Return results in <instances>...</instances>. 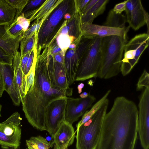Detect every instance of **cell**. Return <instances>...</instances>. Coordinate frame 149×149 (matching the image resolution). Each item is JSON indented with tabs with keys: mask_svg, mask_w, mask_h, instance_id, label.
<instances>
[{
	"mask_svg": "<svg viewBox=\"0 0 149 149\" xmlns=\"http://www.w3.org/2000/svg\"><path fill=\"white\" fill-rule=\"evenodd\" d=\"M138 120L135 103L124 97H117L104 117L96 149H134Z\"/></svg>",
	"mask_w": 149,
	"mask_h": 149,
	"instance_id": "cell-1",
	"label": "cell"
},
{
	"mask_svg": "<svg viewBox=\"0 0 149 149\" xmlns=\"http://www.w3.org/2000/svg\"><path fill=\"white\" fill-rule=\"evenodd\" d=\"M72 93L55 86L49 71L47 57L37 58L33 84L21 102L29 123L38 130H46L47 105L54 99L61 96H70Z\"/></svg>",
	"mask_w": 149,
	"mask_h": 149,
	"instance_id": "cell-2",
	"label": "cell"
},
{
	"mask_svg": "<svg viewBox=\"0 0 149 149\" xmlns=\"http://www.w3.org/2000/svg\"><path fill=\"white\" fill-rule=\"evenodd\" d=\"M127 36H111L102 38L101 61L97 77L107 79L117 75L120 72L125 45Z\"/></svg>",
	"mask_w": 149,
	"mask_h": 149,
	"instance_id": "cell-3",
	"label": "cell"
},
{
	"mask_svg": "<svg viewBox=\"0 0 149 149\" xmlns=\"http://www.w3.org/2000/svg\"><path fill=\"white\" fill-rule=\"evenodd\" d=\"M109 102L107 98L93 116L77 129L76 149H97Z\"/></svg>",
	"mask_w": 149,
	"mask_h": 149,
	"instance_id": "cell-4",
	"label": "cell"
},
{
	"mask_svg": "<svg viewBox=\"0 0 149 149\" xmlns=\"http://www.w3.org/2000/svg\"><path fill=\"white\" fill-rule=\"evenodd\" d=\"M71 1L62 0L43 22L36 33L35 46L37 52L51 41L55 34L56 29L64 15L72 9Z\"/></svg>",
	"mask_w": 149,
	"mask_h": 149,
	"instance_id": "cell-5",
	"label": "cell"
},
{
	"mask_svg": "<svg viewBox=\"0 0 149 149\" xmlns=\"http://www.w3.org/2000/svg\"><path fill=\"white\" fill-rule=\"evenodd\" d=\"M102 38H95L81 57L78 65L75 81H84L97 77L101 61Z\"/></svg>",
	"mask_w": 149,
	"mask_h": 149,
	"instance_id": "cell-6",
	"label": "cell"
},
{
	"mask_svg": "<svg viewBox=\"0 0 149 149\" xmlns=\"http://www.w3.org/2000/svg\"><path fill=\"white\" fill-rule=\"evenodd\" d=\"M149 35L147 33L135 36L125 45L120 72L123 76L128 74L138 63L143 52L149 45Z\"/></svg>",
	"mask_w": 149,
	"mask_h": 149,
	"instance_id": "cell-7",
	"label": "cell"
},
{
	"mask_svg": "<svg viewBox=\"0 0 149 149\" xmlns=\"http://www.w3.org/2000/svg\"><path fill=\"white\" fill-rule=\"evenodd\" d=\"M22 118L18 112L13 113L0 123V145L16 149L19 147L21 136Z\"/></svg>",
	"mask_w": 149,
	"mask_h": 149,
	"instance_id": "cell-8",
	"label": "cell"
},
{
	"mask_svg": "<svg viewBox=\"0 0 149 149\" xmlns=\"http://www.w3.org/2000/svg\"><path fill=\"white\" fill-rule=\"evenodd\" d=\"M67 96L59 97L50 101L47 105L45 112V127L52 136L56 133L62 122L64 120Z\"/></svg>",
	"mask_w": 149,
	"mask_h": 149,
	"instance_id": "cell-9",
	"label": "cell"
},
{
	"mask_svg": "<svg viewBox=\"0 0 149 149\" xmlns=\"http://www.w3.org/2000/svg\"><path fill=\"white\" fill-rule=\"evenodd\" d=\"M138 132L143 149L149 147V87L143 90L138 105Z\"/></svg>",
	"mask_w": 149,
	"mask_h": 149,
	"instance_id": "cell-10",
	"label": "cell"
},
{
	"mask_svg": "<svg viewBox=\"0 0 149 149\" xmlns=\"http://www.w3.org/2000/svg\"><path fill=\"white\" fill-rule=\"evenodd\" d=\"M127 22L129 26L137 31L146 24L149 35V16L144 9L141 0H127L125 10Z\"/></svg>",
	"mask_w": 149,
	"mask_h": 149,
	"instance_id": "cell-11",
	"label": "cell"
},
{
	"mask_svg": "<svg viewBox=\"0 0 149 149\" xmlns=\"http://www.w3.org/2000/svg\"><path fill=\"white\" fill-rule=\"evenodd\" d=\"M96 100L90 92L85 98L67 97L64 120L72 125L84 114Z\"/></svg>",
	"mask_w": 149,
	"mask_h": 149,
	"instance_id": "cell-12",
	"label": "cell"
},
{
	"mask_svg": "<svg viewBox=\"0 0 149 149\" xmlns=\"http://www.w3.org/2000/svg\"><path fill=\"white\" fill-rule=\"evenodd\" d=\"M130 28L129 26L125 28H119L93 24H81L82 36L92 38H103L111 36H127Z\"/></svg>",
	"mask_w": 149,
	"mask_h": 149,
	"instance_id": "cell-13",
	"label": "cell"
},
{
	"mask_svg": "<svg viewBox=\"0 0 149 149\" xmlns=\"http://www.w3.org/2000/svg\"><path fill=\"white\" fill-rule=\"evenodd\" d=\"M76 131L72 124L64 120L52 138L51 146L54 145V149H68L74 142Z\"/></svg>",
	"mask_w": 149,
	"mask_h": 149,
	"instance_id": "cell-14",
	"label": "cell"
},
{
	"mask_svg": "<svg viewBox=\"0 0 149 149\" xmlns=\"http://www.w3.org/2000/svg\"><path fill=\"white\" fill-rule=\"evenodd\" d=\"M51 57L48 58V68L55 85L63 90L73 92L67 77L64 64L55 61Z\"/></svg>",
	"mask_w": 149,
	"mask_h": 149,
	"instance_id": "cell-15",
	"label": "cell"
},
{
	"mask_svg": "<svg viewBox=\"0 0 149 149\" xmlns=\"http://www.w3.org/2000/svg\"><path fill=\"white\" fill-rule=\"evenodd\" d=\"M0 72L3 77L5 91L9 95L14 104L19 106L21 101L14 86L13 65L0 64Z\"/></svg>",
	"mask_w": 149,
	"mask_h": 149,
	"instance_id": "cell-16",
	"label": "cell"
},
{
	"mask_svg": "<svg viewBox=\"0 0 149 149\" xmlns=\"http://www.w3.org/2000/svg\"><path fill=\"white\" fill-rule=\"evenodd\" d=\"M20 60V53L18 51L13 57V82L15 88L21 102L24 96L23 88L25 76L21 67Z\"/></svg>",
	"mask_w": 149,
	"mask_h": 149,
	"instance_id": "cell-17",
	"label": "cell"
},
{
	"mask_svg": "<svg viewBox=\"0 0 149 149\" xmlns=\"http://www.w3.org/2000/svg\"><path fill=\"white\" fill-rule=\"evenodd\" d=\"M21 39L12 38L7 33L5 25L0 26V47L12 57L18 51Z\"/></svg>",
	"mask_w": 149,
	"mask_h": 149,
	"instance_id": "cell-18",
	"label": "cell"
},
{
	"mask_svg": "<svg viewBox=\"0 0 149 149\" xmlns=\"http://www.w3.org/2000/svg\"><path fill=\"white\" fill-rule=\"evenodd\" d=\"M61 1L46 0L40 7L27 14L24 17L29 19L30 22L35 19L37 21L54 9Z\"/></svg>",
	"mask_w": 149,
	"mask_h": 149,
	"instance_id": "cell-19",
	"label": "cell"
},
{
	"mask_svg": "<svg viewBox=\"0 0 149 149\" xmlns=\"http://www.w3.org/2000/svg\"><path fill=\"white\" fill-rule=\"evenodd\" d=\"M109 0H98L86 13L80 16L81 24H92L94 19L104 11Z\"/></svg>",
	"mask_w": 149,
	"mask_h": 149,
	"instance_id": "cell-20",
	"label": "cell"
},
{
	"mask_svg": "<svg viewBox=\"0 0 149 149\" xmlns=\"http://www.w3.org/2000/svg\"><path fill=\"white\" fill-rule=\"evenodd\" d=\"M16 13V9L5 0H0V26L11 24L15 19Z\"/></svg>",
	"mask_w": 149,
	"mask_h": 149,
	"instance_id": "cell-21",
	"label": "cell"
},
{
	"mask_svg": "<svg viewBox=\"0 0 149 149\" xmlns=\"http://www.w3.org/2000/svg\"><path fill=\"white\" fill-rule=\"evenodd\" d=\"M126 17L124 15L115 13L111 9L109 11L104 26L115 28H123L126 27Z\"/></svg>",
	"mask_w": 149,
	"mask_h": 149,
	"instance_id": "cell-22",
	"label": "cell"
},
{
	"mask_svg": "<svg viewBox=\"0 0 149 149\" xmlns=\"http://www.w3.org/2000/svg\"><path fill=\"white\" fill-rule=\"evenodd\" d=\"M111 90L107 91L104 95L92 107L89 111H87L83 115L81 120L76 125L77 129L88 121L100 108L110 93Z\"/></svg>",
	"mask_w": 149,
	"mask_h": 149,
	"instance_id": "cell-23",
	"label": "cell"
},
{
	"mask_svg": "<svg viewBox=\"0 0 149 149\" xmlns=\"http://www.w3.org/2000/svg\"><path fill=\"white\" fill-rule=\"evenodd\" d=\"M26 143L27 148L31 149H49L51 147V143L41 136L31 137Z\"/></svg>",
	"mask_w": 149,
	"mask_h": 149,
	"instance_id": "cell-24",
	"label": "cell"
},
{
	"mask_svg": "<svg viewBox=\"0 0 149 149\" xmlns=\"http://www.w3.org/2000/svg\"><path fill=\"white\" fill-rule=\"evenodd\" d=\"M6 31L8 34L14 38H22L24 31L22 25L17 19H15L10 24L5 25Z\"/></svg>",
	"mask_w": 149,
	"mask_h": 149,
	"instance_id": "cell-25",
	"label": "cell"
},
{
	"mask_svg": "<svg viewBox=\"0 0 149 149\" xmlns=\"http://www.w3.org/2000/svg\"><path fill=\"white\" fill-rule=\"evenodd\" d=\"M36 33L31 36L22 38L19 43V49L21 56H23L30 52L35 45L36 37Z\"/></svg>",
	"mask_w": 149,
	"mask_h": 149,
	"instance_id": "cell-26",
	"label": "cell"
},
{
	"mask_svg": "<svg viewBox=\"0 0 149 149\" xmlns=\"http://www.w3.org/2000/svg\"><path fill=\"white\" fill-rule=\"evenodd\" d=\"M36 61L37 58L36 55L29 71L28 73L25 76L23 88L24 96L26 95L30 88L33 86V84Z\"/></svg>",
	"mask_w": 149,
	"mask_h": 149,
	"instance_id": "cell-27",
	"label": "cell"
},
{
	"mask_svg": "<svg viewBox=\"0 0 149 149\" xmlns=\"http://www.w3.org/2000/svg\"><path fill=\"white\" fill-rule=\"evenodd\" d=\"M74 38V37L68 34H59L56 39L57 45L62 51L65 52Z\"/></svg>",
	"mask_w": 149,
	"mask_h": 149,
	"instance_id": "cell-28",
	"label": "cell"
},
{
	"mask_svg": "<svg viewBox=\"0 0 149 149\" xmlns=\"http://www.w3.org/2000/svg\"><path fill=\"white\" fill-rule=\"evenodd\" d=\"M46 0H28L20 15L24 16L37 8L39 6H41Z\"/></svg>",
	"mask_w": 149,
	"mask_h": 149,
	"instance_id": "cell-29",
	"label": "cell"
},
{
	"mask_svg": "<svg viewBox=\"0 0 149 149\" xmlns=\"http://www.w3.org/2000/svg\"><path fill=\"white\" fill-rule=\"evenodd\" d=\"M29 0H5L11 6L15 8L16 13L15 19L19 16Z\"/></svg>",
	"mask_w": 149,
	"mask_h": 149,
	"instance_id": "cell-30",
	"label": "cell"
},
{
	"mask_svg": "<svg viewBox=\"0 0 149 149\" xmlns=\"http://www.w3.org/2000/svg\"><path fill=\"white\" fill-rule=\"evenodd\" d=\"M148 87H149V74L144 70L137 82L136 90L138 91H141Z\"/></svg>",
	"mask_w": 149,
	"mask_h": 149,
	"instance_id": "cell-31",
	"label": "cell"
},
{
	"mask_svg": "<svg viewBox=\"0 0 149 149\" xmlns=\"http://www.w3.org/2000/svg\"><path fill=\"white\" fill-rule=\"evenodd\" d=\"M13 57L0 47V64L12 65Z\"/></svg>",
	"mask_w": 149,
	"mask_h": 149,
	"instance_id": "cell-32",
	"label": "cell"
},
{
	"mask_svg": "<svg viewBox=\"0 0 149 149\" xmlns=\"http://www.w3.org/2000/svg\"><path fill=\"white\" fill-rule=\"evenodd\" d=\"M36 49L35 46L31 51L29 56L24 72V75L26 76L29 71L32 65L34 57L36 55Z\"/></svg>",
	"mask_w": 149,
	"mask_h": 149,
	"instance_id": "cell-33",
	"label": "cell"
},
{
	"mask_svg": "<svg viewBox=\"0 0 149 149\" xmlns=\"http://www.w3.org/2000/svg\"><path fill=\"white\" fill-rule=\"evenodd\" d=\"M42 22V20L39 23L33 24L24 33L22 37V38L30 36L34 33H37L39 30Z\"/></svg>",
	"mask_w": 149,
	"mask_h": 149,
	"instance_id": "cell-34",
	"label": "cell"
},
{
	"mask_svg": "<svg viewBox=\"0 0 149 149\" xmlns=\"http://www.w3.org/2000/svg\"><path fill=\"white\" fill-rule=\"evenodd\" d=\"M127 0L116 4L112 9L113 11L116 14H120L123 11H125L126 8V4Z\"/></svg>",
	"mask_w": 149,
	"mask_h": 149,
	"instance_id": "cell-35",
	"label": "cell"
},
{
	"mask_svg": "<svg viewBox=\"0 0 149 149\" xmlns=\"http://www.w3.org/2000/svg\"><path fill=\"white\" fill-rule=\"evenodd\" d=\"M65 52H61L60 53L54 55V60L57 63L63 64L64 63Z\"/></svg>",
	"mask_w": 149,
	"mask_h": 149,
	"instance_id": "cell-36",
	"label": "cell"
},
{
	"mask_svg": "<svg viewBox=\"0 0 149 149\" xmlns=\"http://www.w3.org/2000/svg\"><path fill=\"white\" fill-rule=\"evenodd\" d=\"M98 0H91L89 2L85 8L80 13V16H82L89 10L97 3Z\"/></svg>",
	"mask_w": 149,
	"mask_h": 149,
	"instance_id": "cell-37",
	"label": "cell"
},
{
	"mask_svg": "<svg viewBox=\"0 0 149 149\" xmlns=\"http://www.w3.org/2000/svg\"><path fill=\"white\" fill-rule=\"evenodd\" d=\"M90 0H81L77 1V12L80 13L85 8Z\"/></svg>",
	"mask_w": 149,
	"mask_h": 149,
	"instance_id": "cell-38",
	"label": "cell"
},
{
	"mask_svg": "<svg viewBox=\"0 0 149 149\" xmlns=\"http://www.w3.org/2000/svg\"><path fill=\"white\" fill-rule=\"evenodd\" d=\"M30 52H28L26 54L23 56H21L20 64L23 73L25 69L26 64L28 61Z\"/></svg>",
	"mask_w": 149,
	"mask_h": 149,
	"instance_id": "cell-39",
	"label": "cell"
},
{
	"mask_svg": "<svg viewBox=\"0 0 149 149\" xmlns=\"http://www.w3.org/2000/svg\"><path fill=\"white\" fill-rule=\"evenodd\" d=\"M5 91L4 82L3 79L2 75L0 72V98L2 97L3 92ZM2 106L0 104V112H1V110Z\"/></svg>",
	"mask_w": 149,
	"mask_h": 149,
	"instance_id": "cell-40",
	"label": "cell"
},
{
	"mask_svg": "<svg viewBox=\"0 0 149 149\" xmlns=\"http://www.w3.org/2000/svg\"><path fill=\"white\" fill-rule=\"evenodd\" d=\"M62 51V50L57 45L54 47L51 54H52V56H54V55L61 52Z\"/></svg>",
	"mask_w": 149,
	"mask_h": 149,
	"instance_id": "cell-41",
	"label": "cell"
},
{
	"mask_svg": "<svg viewBox=\"0 0 149 149\" xmlns=\"http://www.w3.org/2000/svg\"><path fill=\"white\" fill-rule=\"evenodd\" d=\"M84 84L83 83H81L79 84L77 86V89L79 93H81L82 92V89L84 88Z\"/></svg>",
	"mask_w": 149,
	"mask_h": 149,
	"instance_id": "cell-42",
	"label": "cell"
},
{
	"mask_svg": "<svg viewBox=\"0 0 149 149\" xmlns=\"http://www.w3.org/2000/svg\"><path fill=\"white\" fill-rule=\"evenodd\" d=\"M88 95V93L86 92H84L81 94L79 96L80 98H85L87 97Z\"/></svg>",
	"mask_w": 149,
	"mask_h": 149,
	"instance_id": "cell-43",
	"label": "cell"
},
{
	"mask_svg": "<svg viewBox=\"0 0 149 149\" xmlns=\"http://www.w3.org/2000/svg\"><path fill=\"white\" fill-rule=\"evenodd\" d=\"M71 15L70 14V13H68L65 14L63 18L64 19H66L67 20H69L71 19Z\"/></svg>",
	"mask_w": 149,
	"mask_h": 149,
	"instance_id": "cell-44",
	"label": "cell"
},
{
	"mask_svg": "<svg viewBox=\"0 0 149 149\" xmlns=\"http://www.w3.org/2000/svg\"><path fill=\"white\" fill-rule=\"evenodd\" d=\"M76 47V45L74 43H71L69 46V49H74Z\"/></svg>",
	"mask_w": 149,
	"mask_h": 149,
	"instance_id": "cell-45",
	"label": "cell"
},
{
	"mask_svg": "<svg viewBox=\"0 0 149 149\" xmlns=\"http://www.w3.org/2000/svg\"><path fill=\"white\" fill-rule=\"evenodd\" d=\"M26 149H31L30 148H26Z\"/></svg>",
	"mask_w": 149,
	"mask_h": 149,
	"instance_id": "cell-46",
	"label": "cell"
},
{
	"mask_svg": "<svg viewBox=\"0 0 149 149\" xmlns=\"http://www.w3.org/2000/svg\"><path fill=\"white\" fill-rule=\"evenodd\" d=\"M1 116V112H0V117Z\"/></svg>",
	"mask_w": 149,
	"mask_h": 149,
	"instance_id": "cell-47",
	"label": "cell"
}]
</instances>
